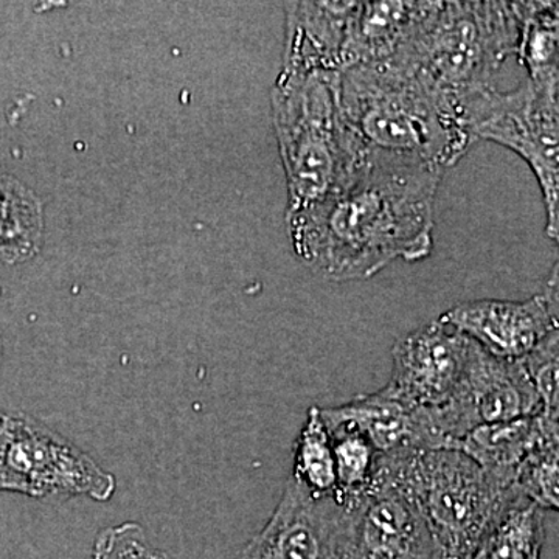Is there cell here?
Masks as SVG:
<instances>
[{
    "mask_svg": "<svg viewBox=\"0 0 559 559\" xmlns=\"http://www.w3.org/2000/svg\"><path fill=\"white\" fill-rule=\"evenodd\" d=\"M441 178L429 165L362 151L323 200L286 215L294 252L334 282L428 259Z\"/></svg>",
    "mask_w": 559,
    "mask_h": 559,
    "instance_id": "obj_1",
    "label": "cell"
},
{
    "mask_svg": "<svg viewBox=\"0 0 559 559\" xmlns=\"http://www.w3.org/2000/svg\"><path fill=\"white\" fill-rule=\"evenodd\" d=\"M340 102L349 134L364 153L419 162L444 173L476 142L463 119L462 102L399 58L342 72Z\"/></svg>",
    "mask_w": 559,
    "mask_h": 559,
    "instance_id": "obj_2",
    "label": "cell"
},
{
    "mask_svg": "<svg viewBox=\"0 0 559 559\" xmlns=\"http://www.w3.org/2000/svg\"><path fill=\"white\" fill-rule=\"evenodd\" d=\"M378 466L409 495L444 559H468L518 499L513 480L488 473L463 452L403 450Z\"/></svg>",
    "mask_w": 559,
    "mask_h": 559,
    "instance_id": "obj_3",
    "label": "cell"
},
{
    "mask_svg": "<svg viewBox=\"0 0 559 559\" xmlns=\"http://www.w3.org/2000/svg\"><path fill=\"white\" fill-rule=\"evenodd\" d=\"M341 73L282 70L272 90V119L288 182L289 213L323 200L362 151L340 102Z\"/></svg>",
    "mask_w": 559,
    "mask_h": 559,
    "instance_id": "obj_4",
    "label": "cell"
},
{
    "mask_svg": "<svg viewBox=\"0 0 559 559\" xmlns=\"http://www.w3.org/2000/svg\"><path fill=\"white\" fill-rule=\"evenodd\" d=\"M524 2H436L395 58L463 102L516 57Z\"/></svg>",
    "mask_w": 559,
    "mask_h": 559,
    "instance_id": "obj_5",
    "label": "cell"
},
{
    "mask_svg": "<svg viewBox=\"0 0 559 559\" xmlns=\"http://www.w3.org/2000/svg\"><path fill=\"white\" fill-rule=\"evenodd\" d=\"M463 119L474 140L507 146L527 162L538 179L546 204V231L559 235L558 92L524 80L516 90L487 87L462 102Z\"/></svg>",
    "mask_w": 559,
    "mask_h": 559,
    "instance_id": "obj_6",
    "label": "cell"
},
{
    "mask_svg": "<svg viewBox=\"0 0 559 559\" xmlns=\"http://www.w3.org/2000/svg\"><path fill=\"white\" fill-rule=\"evenodd\" d=\"M116 487L112 474L38 419L20 414L0 418V491L108 502Z\"/></svg>",
    "mask_w": 559,
    "mask_h": 559,
    "instance_id": "obj_7",
    "label": "cell"
},
{
    "mask_svg": "<svg viewBox=\"0 0 559 559\" xmlns=\"http://www.w3.org/2000/svg\"><path fill=\"white\" fill-rule=\"evenodd\" d=\"M345 502L347 559H444L421 511L378 466V460L369 487Z\"/></svg>",
    "mask_w": 559,
    "mask_h": 559,
    "instance_id": "obj_8",
    "label": "cell"
},
{
    "mask_svg": "<svg viewBox=\"0 0 559 559\" xmlns=\"http://www.w3.org/2000/svg\"><path fill=\"white\" fill-rule=\"evenodd\" d=\"M348 547V503L311 495L289 477L277 509L241 559H347Z\"/></svg>",
    "mask_w": 559,
    "mask_h": 559,
    "instance_id": "obj_9",
    "label": "cell"
},
{
    "mask_svg": "<svg viewBox=\"0 0 559 559\" xmlns=\"http://www.w3.org/2000/svg\"><path fill=\"white\" fill-rule=\"evenodd\" d=\"M489 355L516 360L558 331V264L543 293L527 300H471L440 316Z\"/></svg>",
    "mask_w": 559,
    "mask_h": 559,
    "instance_id": "obj_10",
    "label": "cell"
},
{
    "mask_svg": "<svg viewBox=\"0 0 559 559\" xmlns=\"http://www.w3.org/2000/svg\"><path fill=\"white\" fill-rule=\"evenodd\" d=\"M471 345L473 341L440 318L426 323L396 342L385 388L409 407L440 406L462 380Z\"/></svg>",
    "mask_w": 559,
    "mask_h": 559,
    "instance_id": "obj_11",
    "label": "cell"
},
{
    "mask_svg": "<svg viewBox=\"0 0 559 559\" xmlns=\"http://www.w3.org/2000/svg\"><path fill=\"white\" fill-rule=\"evenodd\" d=\"M356 2L286 3V49L283 70L342 73Z\"/></svg>",
    "mask_w": 559,
    "mask_h": 559,
    "instance_id": "obj_12",
    "label": "cell"
},
{
    "mask_svg": "<svg viewBox=\"0 0 559 559\" xmlns=\"http://www.w3.org/2000/svg\"><path fill=\"white\" fill-rule=\"evenodd\" d=\"M433 3L356 2L349 20L345 70L395 58L414 38Z\"/></svg>",
    "mask_w": 559,
    "mask_h": 559,
    "instance_id": "obj_13",
    "label": "cell"
},
{
    "mask_svg": "<svg viewBox=\"0 0 559 559\" xmlns=\"http://www.w3.org/2000/svg\"><path fill=\"white\" fill-rule=\"evenodd\" d=\"M558 417L539 414L480 425L463 437L457 450L488 473L513 480L527 455L546 441H559Z\"/></svg>",
    "mask_w": 559,
    "mask_h": 559,
    "instance_id": "obj_14",
    "label": "cell"
},
{
    "mask_svg": "<svg viewBox=\"0 0 559 559\" xmlns=\"http://www.w3.org/2000/svg\"><path fill=\"white\" fill-rule=\"evenodd\" d=\"M388 388L358 396L347 404L320 409L325 425H345L369 439L378 454L412 450L414 411Z\"/></svg>",
    "mask_w": 559,
    "mask_h": 559,
    "instance_id": "obj_15",
    "label": "cell"
},
{
    "mask_svg": "<svg viewBox=\"0 0 559 559\" xmlns=\"http://www.w3.org/2000/svg\"><path fill=\"white\" fill-rule=\"evenodd\" d=\"M43 238V202L20 179L0 170V261L20 264L32 260Z\"/></svg>",
    "mask_w": 559,
    "mask_h": 559,
    "instance_id": "obj_16",
    "label": "cell"
},
{
    "mask_svg": "<svg viewBox=\"0 0 559 559\" xmlns=\"http://www.w3.org/2000/svg\"><path fill=\"white\" fill-rule=\"evenodd\" d=\"M558 2H524L516 57L527 79L543 90L558 92Z\"/></svg>",
    "mask_w": 559,
    "mask_h": 559,
    "instance_id": "obj_17",
    "label": "cell"
},
{
    "mask_svg": "<svg viewBox=\"0 0 559 559\" xmlns=\"http://www.w3.org/2000/svg\"><path fill=\"white\" fill-rule=\"evenodd\" d=\"M546 514L530 500L518 499L468 559H540Z\"/></svg>",
    "mask_w": 559,
    "mask_h": 559,
    "instance_id": "obj_18",
    "label": "cell"
},
{
    "mask_svg": "<svg viewBox=\"0 0 559 559\" xmlns=\"http://www.w3.org/2000/svg\"><path fill=\"white\" fill-rule=\"evenodd\" d=\"M290 477L319 498L337 496L333 443L318 406H312L308 411L307 421L300 430L296 450H294Z\"/></svg>",
    "mask_w": 559,
    "mask_h": 559,
    "instance_id": "obj_19",
    "label": "cell"
},
{
    "mask_svg": "<svg viewBox=\"0 0 559 559\" xmlns=\"http://www.w3.org/2000/svg\"><path fill=\"white\" fill-rule=\"evenodd\" d=\"M336 465L337 498H355L369 487L378 452L364 433L345 425H326Z\"/></svg>",
    "mask_w": 559,
    "mask_h": 559,
    "instance_id": "obj_20",
    "label": "cell"
},
{
    "mask_svg": "<svg viewBox=\"0 0 559 559\" xmlns=\"http://www.w3.org/2000/svg\"><path fill=\"white\" fill-rule=\"evenodd\" d=\"M559 441H546L527 455L516 471V487L543 510L559 506Z\"/></svg>",
    "mask_w": 559,
    "mask_h": 559,
    "instance_id": "obj_21",
    "label": "cell"
},
{
    "mask_svg": "<svg viewBox=\"0 0 559 559\" xmlns=\"http://www.w3.org/2000/svg\"><path fill=\"white\" fill-rule=\"evenodd\" d=\"M521 360L538 393L540 412L559 417V331L551 333Z\"/></svg>",
    "mask_w": 559,
    "mask_h": 559,
    "instance_id": "obj_22",
    "label": "cell"
},
{
    "mask_svg": "<svg viewBox=\"0 0 559 559\" xmlns=\"http://www.w3.org/2000/svg\"><path fill=\"white\" fill-rule=\"evenodd\" d=\"M92 559H168L167 554L151 546L138 522H123L102 530L95 538Z\"/></svg>",
    "mask_w": 559,
    "mask_h": 559,
    "instance_id": "obj_23",
    "label": "cell"
},
{
    "mask_svg": "<svg viewBox=\"0 0 559 559\" xmlns=\"http://www.w3.org/2000/svg\"><path fill=\"white\" fill-rule=\"evenodd\" d=\"M0 362H2V341H0ZM0 418H2V414H0Z\"/></svg>",
    "mask_w": 559,
    "mask_h": 559,
    "instance_id": "obj_24",
    "label": "cell"
}]
</instances>
